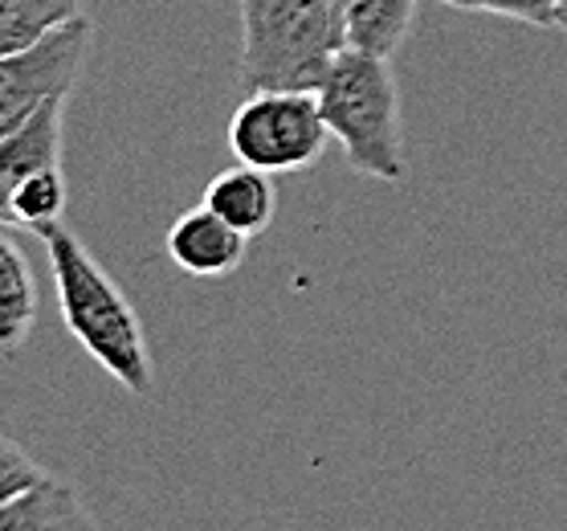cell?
Segmentation results:
<instances>
[{
    "label": "cell",
    "mask_w": 567,
    "mask_h": 531,
    "mask_svg": "<svg viewBox=\"0 0 567 531\" xmlns=\"http://www.w3.org/2000/svg\"><path fill=\"white\" fill-rule=\"evenodd\" d=\"M343 4H348V0H343Z\"/></svg>",
    "instance_id": "e0dca14e"
},
{
    "label": "cell",
    "mask_w": 567,
    "mask_h": 531,
    "mask_svg": "<svg viewBox=\"0 0 567 531\" xmlns=\"http://www.w3.org/2000/svg\"><path fill=\"white\" fill-rule=\"evenodd\" d=\"M205 205L225 217L233 229H241L246 237L270 229L274 213H278V188H274V176L261 169H249V164H237V169H225L217 181L205 188Z\"/></svg>",
    "instance_id": "ba28073f"
},
{
    "label": "cell",
    "mask_w": 567,
    "mask_h": 531,
    "mask_svg": "<svg viewBox=\"0 0 567 531\" xmlns=\"http://www.w3.org/2000/svg\"><path fill=\"white\" fill-rule=\"evenodd\" d=\"M331 127L315 91L249 94L229 123V147L237 164L278 172H307L322 156Z\"/></svg>",
    "instance_id": "277c9868"
},
{
    "label": "cell",
    "mask_w": 567,
    "mask_h": 531,
    "mask_svg": "<svg viewBox=\"0 0 567 531\" xmlns=\"http://www.w3.org/2000/svg\"><path fill=\"white\" fill-rule=\"evenodd\" d=\"M462 13H494L511 21H527L535 29H555V0H441Z\"/></svg>",
    "instance_id": "9a60e30c"
},
{
    "label": "cell",
    "mask_w": 567,
    "mask_h": 531,
    "mask_svg": "<svg viewBox=\"0 0 567 531\" xmlns=\"http://www.w3.org/2000/svg\"><path fill=\"white\" fill-rule=\"evenodd\" d=\"M94 25L78 17L70 25L53 29L29 50L0 58V135H13L29 115H38L45 103H58L74 91L78 74L91 53Z\"/></svg>",
    "instance_id": "5b68a950"
},
{
    "label": "cell",
    "mask_w": 567,
    "mask_h": 531,
    "mask_svg": "<svg viewBox=\"0 0 567 531\" xmlns=\"http://www.w3.org/2000/svg\"><path fill=\"white\" fill-rule=\"evenodd\" d=\"M70 205V184H65L62 169H45L33 172L29 181H21L13 193L0 201V213L9 225H29V229H45V225H58Z\"/></svg>",
    "instance_id": "4fadbf2b"
},
{
    "label": "cell",
    "mask_w": 567,
    "mask_h": 531,
    "mask_svg": "<svg viewBox=\"0 0 567 531\" xmlns=\"http://www.w3.org/2000/svg\"><path fill=\"white\" fill-rule=\"evenodd\" d=\"M82 17V0H0V58L38 45Z\"/></svg>",
    "instance_id": "7c38bea8"
},
{
    "label": "cell",
    "mask_w": 567,
    "mask_h": 531,
    "mask_svg": "<svg viewBox=\"0 0 567 531\" xmlns=\"http://www.w3.org/2000/svg\"><path fill=\"white\" fill-rule=\"evenodd\" d=\"M62 99L45 103L13 135H0V201L33 172L62 169Z\"/></svg>",
    "instance_id": "52a82bcc"
},
{
    "label": "cell",
    "mask_w": 567,
    "mask_h": 531,
    "mask_svg": "<svg viewBox=\"0 0 567 531\" xmlns=\"http://www.w3.org/2000/svg\"><path fill=\"white\" fill-rule=\"evenodd\" d=\"M351 50L343 0H241V91H319Z\"/></svg>",
    "instance_id": "7a4b0ae2"
},
{
    "label": "cell",
    "mask_w": 567,
    "mask_h": 531,
    "mask_svg": "<svg viewBox=\"0 0 567 531\" xmlns=\"http://www.w3.org/2000/svg\"><path fill=\"white\" fill-rule=\"evenodd\" d=\"M168 258L193 278H225L246 262V234L200 205L168 229Z\"/></svg>",
    "instance_id": "8992f818"
},
{
    "label": "cell",
    "mask_w": 567,
    "mask_h": 531,
    "mask_svg": "<svg viewBox=\"0 0 567 531\" xmlns=\"http://www.w3.org/2000/svg\"><path fill=\"white\" fill-rule=\"evenodd\" d=\"M388 62L392 58L343 50L315 94L331 135L348 152L351 169L372 181L400 184L409 176V164H404L396 74Z\"/></svg>",
    "instance_id": "3957f363"
},
{
    "label": "cell",
    "mask_w": 567,
    "mask_h": 531,
    "mask_svg": "<svg viewBox=\"0 0 567 531\" xmlns=\"http://www.w3.org/2000/svg\"><path fill=\"white\" fill-rule=\"evenodd\" d=\"M45 254H50L58 307H62L65 331L91 351L118 385L135 397H147L155 385L147 339H143L140 315L127 303V295L111 283V274L94 262V254L78 242L62 221L41 229Z\"/></svg>",
    "instance_id": "6da1fadb"
},
{
    "label": "cell",
    "mask_w": 567,
    "mask_h": 531,
    "mask_svg": "<svg viewBox=\"0 0 567 531\" xmlns=\"http://www.w3.org/2000/svg\"><path fill=\"white\" fill-rule=\"evenodd\" d=\"M45 479H50V474H45L13 438L0 441V503H13V499L29 494Z\"/></svg>",
    "instance_id": "5bb4252c"
},
{
    "label": "cell",
    "mask_w": 567,
    "mask_h": 531,
    "mask_svg": "<svg viewBox=\"0 0 567 531\" xmlns=\"http://www.w3.org/2000/svg\"><path fill=\"white\" fill-rule=\"evenodd\" d=\"M38 319V286L29 262L9 234H0V351L13 360Z\"/></svg>",
    "instance_id": "30bf717a"
},
{
    "label": "cell",
    "mask_w": 567,
    "mask_h": 531,
    "mask_svg": "<svg viewBox=\"0 0 567 531\" xmlns=\"http://www.w3.org/2000/svg\"><path fill=\"white\" fill-rule=\"evenodd\" d=\"M555 29L567 33V0H555Z\"/></svg>",
    "instance_id": "2e32d148"
},
{
    "label": "cell",
    "mask_w": 567,
    "mask_h": 531,
    "mask_svg": "<svg viewBox=\"0 0 567 531\" xmlns=\"http://www.w3.org/2000/svg\"><path fill=\"white\" fill-rule=\"evenodd\" d=\"M0 531H99V523L82 494L50 474L29 494L0 503Z\"/></svg>",
    "instance_id": "9c48e42d"
},
{
    "label": "cell",
    "mask_w": 567,
    "mask_h": 531,
    "mask_svg": "<svg viewBox=\"0 0 567 531\" xmlns=\"http://www.w3.org/2000/svg\"><path fill=\"white\" fill-rule=\"evenodd\" d=\"M421 0H348V38L351 50L396 58L409 41Z\"/></svg>",
    "instance_id": "8fae6325"
}]
</instances>
